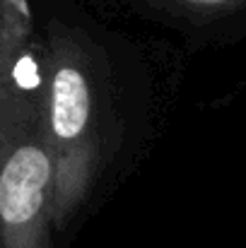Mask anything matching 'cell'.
Wrapping results in <instances>:
<instances>
[{
	"mask_svg": "<svg viewBox=\"0 0 246 248\" xmlns=\"http://www.w3.org/2000/svg\"><path fill=\"white\" fill-rule=\"evenodd\" d=\"M49 173V159L36 145L17 147L10 155L0 178V212L7 234L19 232L34 222L44 202Z\"/></svg>",
	"mask_w": 246,
	"mask_h": 248,
	"instance_id": "cell-1",
	"label": "cell"
},
{
	"mask_svg": "<svg viewBox=\"0 0 246 248\" xmlns=\"http://www.w3.org/2000/svg\"><path fill=\"white\" fill-rule=\"evenodd\" d=\"M89 116V92L75 68H61L51 84V125L61 140H73L84 130Z\"/></svg>",
	"mask_w": 246,
	"mask_h": 248,
	"instance_id": "cell-2",
	"label": "cell"
},
{
	"mask_svg": "<svg viewBox=\"0 0 246 248\" xmlns=\"http://www.w3.org/2000/svg\"><path fill=\"white\" fill-rule=\"evenodd\" d=\"M17 78H19V82L34 84V82H36V73H34V65H32L29 61L19 63V68H17Z\"/></svg>",
	"mask_w": 246,
	"mask_h": 248,
	"instance_id": "cell-3",
	"label": "cell"
},
{
	"mask_svg": "<svg viewBox=\"0 0 246 248\" xmlns=\"http://www.w3.org/2000/svg\"><path fill=\"white\" fill-rule=\"evenodd\" d=\"M188 2H196V5H222L227 0H188Z\"/></svg>",
	"mask_w": 246,
	"mask_h": 248,
	"instance_id": "cell-4",
	"label": "cell"
}]
</instances>
